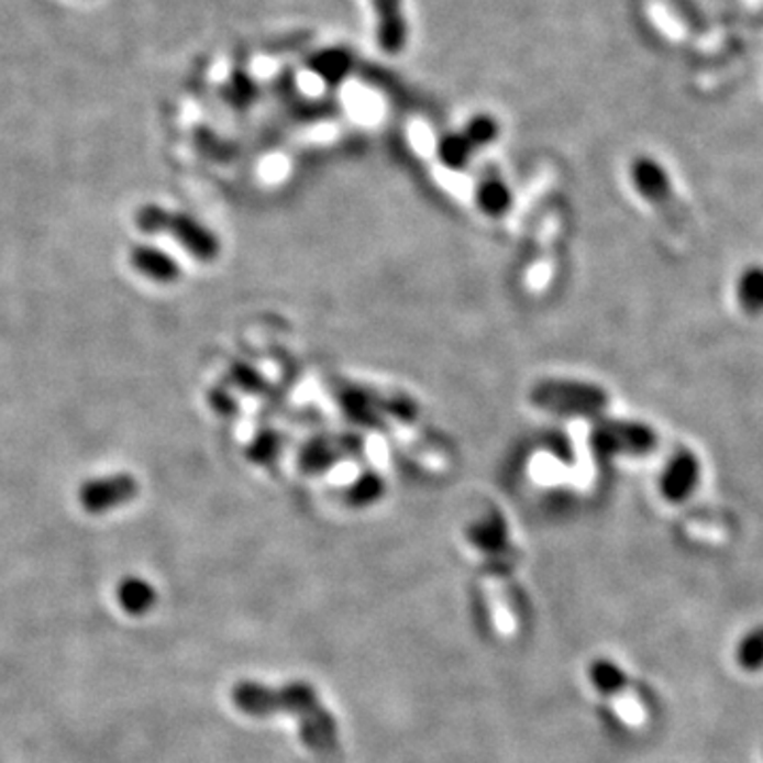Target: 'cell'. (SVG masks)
Here are the masks:
<instances>
[{"label":"cell","instance_id":"cell-1","mask_svg":"<svg viewBox=\"0 0 763 763\" xmlns=\"http://www.w3.org/2000/svg\"><path fill=\"white\" fill-rule=\"evenodd\" d=\"M232 705L246 717H287L295 723L301 744L317 753L331 755L340 747V726L321 694L306 681L265 685L259 681H237L230 692Z\"/></svg>","mask_w":763,"mask_h":763},{"label":"cell","instance_id":"cell-2","mask_svg":"<svg viewBox=\"0 0 763 763\" xmlns=\"http://www.w3.org/2000/svg\"><path fill=\"white\" fill-rule=\"evenodd\" d=\"M532 403L541 410L573 416H594L609 406V395L605 388L577 380L539 382L532 388Z\"/></svg>","mask_w":763,"mask_h":763},{"label":"cell","instance_id":"cell-3","mask_svg":"<svg viewBox=\"0 0 763 763\" xmlns=\"http://www.w3.org/2000/svg\"><path fill=\"white\" fill-rule=\"evenodd\" d=\"M591 443L602 456H646L657 447L660 438L646 422L605 420L596 424Z\"/></svg>","mask_w":763,"mask_h":763},{"label":"cell","instance_id":"cell-4","mask_svg":"<svg viewBox=\"0 0 763 763\" xmlns=\"http://www.w3.org/2000/svg\"><path fill=\"white\" fill-rule=\"evenodd\" d=\"M703 477L700 456L692 447H676L660 469L657 493L671 505H683L700 490Z\"/></svg>","mask_w":763,"mask_h":763},{"label":"cell","instance_id":"cell-5","mask_svg":"<svg viewBox=\"0 0 763 763\" xmlns=\"http://www.w3.org/2000/svg\"><path fill=\"white\" fill-rule=\"evenodd\" d=\"M139 482L130 473H113L107 477H93L79 486L77 499L84 511L91 516L111 513L139 497Z\"/></svg>","mask_w":763,"mask_h":763},{"label":"cell","instance_id":"cell-6","mask_svg":"<svg viewBox=\"0 0 763 763\" xmlns=\"http://www.w3.org/2000/svg\"><path fill=\"white\" fill-rule=\"evenodd\" d=\"M630 178L637 193L646 204L662 214H671L676 208V193L668 170L653 157L641 155L630 166Z\"/></svg>","mask_w":763,"mask_h":763},{"label":"cell","instance_id":"cell-7","mask_svg":"<svg viewBox=\"0 0 763 763\" xmlns=\"http://www.w3.org/2000/svg\"><path fill=\"white\" fill-rule=\"evenodd\" d=\"M164 234L170 235L178 246H183L193 259L198 262H214L219 255V240L206 225L198 219L185 214V212H173L168 214V225Z\"/></svg>","mask_w":763,"mask_h":763},{"label":"cell","instance_id":"cell-8","mask_svg":"<svg viewBox=\"0 0 763 763\" xmlns=\"http://www.w3.org/2000/svg\"><path fill=\"white\" fill-rule=\"evenodd\" d=\"M376 15V34L382 49L399 54L408 43V22L403 0H372Z\"/></svg>","mask_w":763,"mask_h":763},{"label":"cell","instance_id":"cell-9","mask_svg":"<svg viewBox=\"0 0 763 763\" xmlns=\"http://www.w3.org/2000/svg\"><path fill=\"white\" fill-rule=\"evenodd\" d=\"M130 265L134 272H139L143 278L159 283V285H170L180 278V265L173 255H168L164 248L153 246V244H136L130 248Z\"/></svg>","mask_w":763,"mask_h":763},{"label":"cell","instance_id":"cell-10","mask_svg":"<svg viewBox=\"0 0 763 763\" xmlns=\"http://www.w3.org/2000/svg\"><path fill=\"white\" fill-rule=\"evenodd\" d=\"M554 228H556V217H550L541 223L537 244L532 259L527 265V285L530 291H543L545 285L552 278V267H554Z\"/></svg>","mask_w":763,"mask_h":763},{"label":"cell","instance_id":"cell-11","mask_svg":"<svg viewBox=\"0 0 763 763\" xmlns=\"http://www.w3.org/2000/svg\"><path fill=\"white\" fill-rule=\"evenodd\" d=\"M734 299L742 314L763 317V264L744 265L734 280Z\"/></svg>","mask_w":763,"mask_h":763},{"label":"cell","instance_id":"cell-12","mask_svg":"<svg viewBox=\"0 0 763 763\" xmlns=\"http://www.w3.org/2000/svg\"><path fill=\"white\" fill-rule=\"evenodd\" d=\"M118 602L121 609L132 617L147 616L157 605V589L147 579L128 575L118 584Z\"/></svg>","mask_w":763,"mask_h":763},{"label":"cell","instance_id":"cell-13","mask_svg":"<svg viewBox=\"0 0 763 763\" xmlns=\"http://www.w3.org/2000/svg\"><path fill=\"white\" fill-rule=\"evenodd\" d=\"M587 678L602 698H621L630 689V676L609 657H596L587 666Z\"/></svg>","mask_w":763,"mask_h":763},{"label":"cell","instance_id":"cell-14","mask_svg":"<svg viewBox=\"0 0 763 763\" xmlns=\"http://www.w3.org/2000/svg\"><path fill=\"white\" fill-rule=\"evenodd\" d=\"M736 662L744 673L763 671V623L751 628L736 646Z\"/></svg>","mask_w":763,"mask_h":763},{"label":"cell","instance_id":"cell-15","mask_svg":"<svg viewBox=\"0 0 763 763\" xmlns=\"http://www.w3.org/2000/svg\"><path fill=\"white\" fill-rule=\"evenodd\" d=\"M477 202L488 214H502L511 204V196H509L505 183H500L497 177H490L486 178L484 183H479Z\"/></svg>","mask_w":763,"mask_h":763},{"label":"cell","instance_id":"cell-16","mask_svg":"<svg viewBox=\"0 0 763 763\" xmlns=\"http://www.w3.org/2000/svg\"><path fill=\"white\" fill-rule=\"evenodd\" d=\"M471 145L465 134H450L440 143L441 162L450 168H463L471 155Z\"/></svg>","mask_w":763,"mask_h":763},{"label":"cell","instance_id":"cell-17","mask_svg":"<svg viewBox=\"0 0 763 763\" xmlns=\"http://www.w3.org/2000/svg\"><path fill=\"white\" fill-rule=\"evenodd\" d=\"M168 214H170V210H166L164 206H141L139 212L134 214V225H136L143 234H164V232H166V225H168Z\"/></svg>","mask_w":763,"mask_h":763},{"label":"cell","instance_id":"cell-18","mask_svg":"<svg viewBox=\"0 0 763 763\" xmlns=\"http://www.w3.org/2000/svg\"><path fill=\"white\" fill-rule=\"evenodd\" d=\"M465 136L473 147L488 145L497 139V123L490 118L473 119L465 130Z\"/></svg>","mask_w":763,"mask_h":763}]
</instances>
